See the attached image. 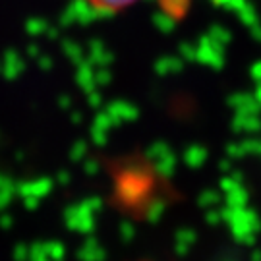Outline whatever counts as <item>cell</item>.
<instances>
[{
	"instance_id": "1",
	"label": "cell",
	"mask_w": 261,
	"mask_h": 261,
	"mask_svg": "<svg viewBox=\"0 0 261 261\" xmlns=\"http://www.w3.org/2000/svg\"><path fill=\"white\" fill-rule=\"evenodd\" d=\"M82 2L99 14H118L122 10L132 8L140 0H82Z\"/></svg>"
}]
</instances>
